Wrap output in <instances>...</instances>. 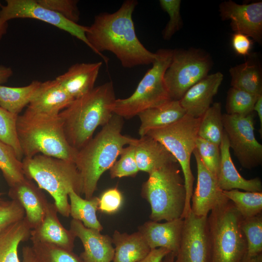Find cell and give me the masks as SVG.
<instances>
[{
    "instance_id": "cell-40",
    "label": "cell",
    "mask_w": 262,
    "mask_h": 262,
    "mask_svg": "<svg viewBox=\"0 0 262 262\" xmlns=\"http://www.w3.org/2000/svg\"><path fill=\"white\" fill-rule=\"evenodd\" d=\"M162 9L168 13L169 20L163 31V37L169 40L182 26V20L180 13L181 0H160Z\"/></svg>"
},
{
    "instance_id": "cell-33",
    "label": "cell",
    "mask_w": 262,
    "mask_h": 262,
    "mask_svg": "<svg viewBox=\"0 0 262 262\" xmlns=\"http://www.w3.org/2000/svg\"><path fill=\"white\" fill-rule=\"evenodd\" d=\"M31 240L36 262H83L73 251L51 244Z\"/></svg>"
},
{
    "instance_id": "cell-30",
    "label": "cell",
    "mask_w": 262,
    "mask_h": 262,
    "mask_svg": "<svg viewBox=\"0 0 262 262\" xmlns=\"http://www.w3.org/2000/svg\"><path fill=\"white\" fill-rule=\"evenodd\" d=\"M41 82L33 81L22 87H10L0 85V106L7 111L19 115L28 105Z\"/></svg>"
},
{
    "instance_id": "cell-19",
    "label": "cell",
    "mask_w": 262,
    "mask_h": 262,
    "mask_svg": "<svg viewBox=\"0 0 262 262\" xmlns=\"http://www.w3.org/2000/svg\"><path fill=\"white\" fill-rule=\"evenodd\" d=\"M183 225V219L181 218L163 223L150 220L139 226L138 231L151 250L164 248L176 257L180 245Z\"/></svg>"
},
{
    "instance_id": "cell-26",
    "label": "cell",
    "mask_w": 262,
    "mask_h": 262,
    "mask_svg": "<svg viewBox=\"0 0 262 262\" xmlns=\"http://www.w3.org/2000/svg\"><path fill=\"white\" fill-rule=\"evenodd\" d=\"M112 240L115 246L113 262H138L151 250L138 231L130 234L115 230Z\"/></svg>"
},
{
    "instance_id": "cell-48",
    "label": "cell",
    "mask_w": 262,
    "mask_h": 262,
    "mask_svg": "<svg viewBox=\"0 0 262 262\" xmlns=\"http://www.w3.org/2000/svg\"><path fill=\"white\" fill-rule=\"evenodd\" d=\"M255 111L257 113L260 122V132L262 135V95L258 97L253 108V111Z\"/></svg>"
},
{
    "instance_id": "cell-35",
    "label": "cell",
    "mask_w": 262,
    "mask_h": 262,
    "mask_svg": "<svg viewBox=\"0 0 262 262\" xmlns=\"http://www.w3.org/2000/svg\"><path fill=\"white\" fill-rule=\"evenodd\" d=\"M241 228L246 241L247 256L253 257L262 254V213L243 218Z\"/></svg>"
},
{
    "instance_id": "cell-21",
    "label": "cell",
    "mask_w": 262,
    "mask_h": 262,
    "mask_svg": "<svg viewBox=\"0 0 262 262\" xmlns=\"http://www.w3.org/2000/svg\"><path fill=\"white\" fill-rule=\"evenodd\" d=\"M74 99L56 80L41 82L27 109L38 113L57 115Z\"/></svg>"
},
{
    "instance_id": "cell-51",
    "label": "cell",
    "mask_w": 262,
    "mask_h": 262,
    "mask_svg": "<svg viewBox=\"0 0 262 262\" xmlns=\"http://www.w3.org/2000/svg\"><path fill=\"white\" fill-rule=\"evenodd\" d=\"M175 258V255L170 252L164 257L162 262H174Z\"/></svg>"
},
{
    "instance_id": "cell-25",
    "label": "cell",
    "mask_w": 262,
    "mask_h": 262,
    "mask_svg": "<svg viewBox=\"0 0 262 262\" xmlns=\"http://www.w3.org/2000/svg\"><path fill=\"white\" fill-rule=\"evenodd\" d=\"M186 114L180 100H176L145 110L137 115L141 122L139 134L142 137L150 131L171 125Z\"/></svg>"
},
{
    "instance_id": "cell-44",
    "label": "cell",
    "mask_w": 262,
    "mask_h": 262,
    "mask_svg": "<svg viewBox=\"0 0 262 262\" xmlns=\"http://www.w3.org/2000/svg\"><path fill=\"white\" fill-rule=\"evenodd\" d=\"M231 43L233 49L237 54L242 56L249 55L252 43L248 36L235 33L232 35Z\"/></svg>"
},
{
    "instance_id": "cell-28",
    "label": "cell",
    "mask_w": 262,
    "mask_h": 262,
    "mask_svg": "<svg viewBox=\"0 0 262 262\" xmlns=\"http://www.w3.org/2000/svg\"><path fill=\"white\" fill-rule=\"evenodd\" d=\"M232 87L251 94L262 95V76L260 65L254 58L229 69Z\"/></svg>"
},
{
    "instance_id": "cell-13",
    "label": "cell",
    "mask_w": 262,
    "mask_h": 262,
    "mask_svg": "<svg viewBox=\"0 0 262 262\" xmlns=\"http://www.w3.org/2000/svg\"><path fill=\"white\" fill-rule=\"evenodd\" d=\"M211 244L208 216L191 211L183 219L181 237L174 262H210Z\"/></svg>"
},
{
    "instance_id": "cell-43",
    "label": "cell",
    "mask_w": 262,
    "mask_h": 262,
    "mask_svg": "<svg viewBox=\"0 0 262 262\" xmlns=\"http://www.w3.org/2000/svg\"><path fill=\"white\" fill-rule=\"evenodd\" d=\"M123 196L116 188L109 189L104 191L99 197L98 210L107 214L117 212L122 206Z\"/></svg>"
},
{
    "instance_id": "cell-3",
    "label": "cell",
    "mask_w": 262,
    "mask_h": 262,
    "mask_svg": "<svg viewBox=\"0 0 262 262\" xmlns=\"http://www.w3.org/2000/svg\"><path fill=\"white\" fill-rule=\"evenodd\" d=\"M115 99L112 82H107L74 99L59 114L66 138L71 147L80 150L92 138L98 127L110 121Z\"/></svg>"
},
{
    "instance_id": "cell-32",
    "label": "cell",
    "mask_w": 262,
    "mask_h": 262,
    "mask_svg": "<svg viewBox=\"0 0 262 262\" xmlns=\"http://www.w3.org/2000/svg\"><path fill=\"white\" fill-rule=\"evenodd\" d=\"M244 219L262 213V192H242L238 189L223 191Z\"/></svg>"
},
{
    "instance_id": "cell-49",
    "label": "cell",
    "mask_w": 262,
    "mask_h": 262,
    "mask_svg": "<svg viewBox=\"0 0 262 262\" xmlns=\"http://www.w3.org/2000/svg\"><path fill=\"white\" fill-rule=\"evenodd\" d=\"M2 5L0 1V7ZM8 28V22H5L0 18V41L3 36L6 33Z\"/></svg>"
},
{
    "instance_id": "cell-34",
    "label": "cell",
    "mask_w": 262,
    "mask_h": 262,
    "mask_svg": "<svg viewBox=\"0 0 262 262\" xmlns=\"http://www.w3.org/2000/svg\"><path fill=\"white\" fill-rule=\"evenodd\" d=\"M0 170L10 187L25 178L21 161L14 149L0 140Z\"/></svg>"
},
{
    "instance_id": "cell-31",
    "label": "cell",
    "mask_w": 262,
    "mask_h": 262,
    "mask_svg": "<svg viewBox=\"0 0 262 262\" xmlns=\"http://www.w3.org/2000/svg\"><path fill=\"white\" fill-rule=\"evenodd\" d=\"M220 102L213 103L201 117L198 136L220 146L224 132Z\"/></svg>"
},
{
    "instance_id": "cell-46",
    "label": "cell",
    "mask_w": 262,
    "mask_h": 262,
    "mask_svg": "<svg viewBox=\"0 0 262 262\" xmlns=\"http://www.w3.org/2000/svg\"><path fill=\"white\" fill-rule=\"evenodd\" d=\"M13 74L11 67L0 65V85L6 82Z\"/></svg>"
},
{
    "instance_id": "cell-20",
    "label": "cell",
    "mask_w": 262,
    "mask_h": 262,
    "mask_svg": "<svg viewBox=\"0 0 262 262\" xmlns=\"http://www.w3.org/2000/svg\"><path fill=\"white\" fill-rule=\"evenodd\" d=\"M220 149L221 160L217 179L219 187L223 191L242 189L248 192H262V183L259 178L246 179L236 168L231 157L229 142L225 131Z\"/></svg>"
},
{
    "instance_id": "cell-41",
    "label": "cell",
    "mask_w": 262,
    "mask_h": 262,
    "mask_svg": "<svg viewBox=\"0 0 262 262\" xmlns=\"http://www.w3.org/2000/svg\"><path fill=\"white\" fill-rule=\"evenodd\" d=\"M44 7L60 14L66 19L77 23L80 11L76 0H37Z\"/></svg>"
},
{
    "instance_id": "cell-8",
    "label": "cell",
    "mask_w": 262,
    "mask_h": 262,
    "mask_svg": "<svg viewBox=\"0 0 262 262\" xmlns=\"http://www.w3.org/2000/svg\"><path fill=\"white\" fill-rule=\"evenodd\" d=\"M173 49H161L133 93L126 98L115 99L112 106L114 114L129 119L147 109L171 100L164 82V75L172 57Z\"/></svg>"
},
{
    "instance_id": "cell-37",
    "label": "cell",
    "mask_w": 262,
    "mask_h": 262,
    "mask_svg": "<svg viewBox=\"0 0 262 262\" xmlns=\"http://www.w3.org/2000/svg\"><path fill=\"white\" fill-rule=\"evenodd\" d=\"M258 97L231 87L227 95L226 105L227 114L246 115L253 113Z\"/></svg>"
},
{
    "instance_id": "cell-38",
    "label": "cell",
    "mask_w": 262,
    "mask_h": 262,
    "mask_svg": "<svg viewBox=\"0 0 262 262\" xmlns=\"http://www.w3.org/2000/svg\"><path fill=\"white\" fill-rule=\"evenodd\" d=\"M136 141L123 148L119 155V159L116 161L110 168L112 179L134 177L139 171L135 157L134 145Z\"/></svg>"
},
{
    "instance_id": "cell-23",
    "label": "cell",
    "mask_w": 262,
    "mask_h": 262,
    "mask_svg": "<svg viewBox=\"0 0 262 262\" xmlns=\"http://www.w3.org/2000/svg\"><path fill=\"white\" fill-rule=\"evenodd\" d=\"M57 213L54 203L49 202L44 219L36 228L32 229L30 239L73 251L76 237L70 229H67L63 226Z\"/></svg>"
},
{
    "instance_id": "cell-42",
    "label": "cell",
    "mask_w": 262,
    "mask_h": 262,
    "mask_svg": "<svg viewBox=\"0 0 262 262\" xmlns=\"http://www.w3.org/2000/svg\"><path fill=\"white\" fill-rule=\"evenodd\" d=\"M23 207L16 200H0V231L24 218Z\"/></svg>"
},
{
    "instance_id": "cell-9",
    "label": "cell",
    "mask_w": 262,
    "mask_h": 262,
    "mask_svg": "<svg viewBox=\"0 0 262 262\" xmlns=\"http://www.w3.org/2000/svg\"><path fill=\"white\" fill-rule=\"evenodd\" d=\"M201 117L186 114L175 123L149 131L146 135L156 140L174 157L181 168L186 190V198L182 218L191 212V199L194 191V177L191 168L192 154L196 148V140Z\"/></svg>"
},
{
    "instance_id": "cell-47",
    "label": "cell",
    "mask_w": 262,
    "mask_h": 262,
    "mask_svg": "<svg viewBox=\"0 0 262 262\" xmlns=\"http://www.w3.org/2000/svg\"><path fill=\"white\" fill-rule=\"evenodd\" d=\"M22 252L23 262H36L35 256L31 246H25L23 247Z\"/></svg>"
},
{
    "instance_id": "cell-12",
    "label": "cell",
    "mask_w": 262,
    "mask_h": 262,
    "mask_svg": "<svg viewBox=\"0 0 262 262\" xmlns=\"http://www.w3.org/2000/svg\"><path fill=\"white\" fill-rule=\"evenodd\" d=\"M1 5L0 18L5 22L15 18H33L45 22L66 31L82 41L91 49L86 36L88 26L73 22L40 5L37 0H6Z\"/></svg>"
},
{
    "instance_id": "cell-22",
    "label": "cell",
    "mask_w": 262,
    "mask_h": 262,
    "mask_svg": "<svg viewBox=\"0 0 262 262\" xmlns=\"http://www.w3.org/2000/svg\"><path fill=\"white\" fill-rule=\"evenodd\" d=\"M102 65V62L76 63L55 79L74 99L84 95L94 88Z\"/></svg>"
},
{
    "instance_id": "cell-4",
    "label": "cell",
    "mask_w": 262,
    "mask_h": 262,
    "mask_svg": "<svg viewBox=\"0 0 262 262\" xmlns=\"http://www.w3.org/2000/svg\"><path fill=\"white\" fill-rule=\"evenodd\" d=\"M16 132L24 157L41 154L75 163L78 150L68 143L59 115L26 109L17 117Z\"/></svg>"
},
{
    "instance_id": "cell-5",
    "label": "cell",
    "mask_w": 262,
    "mask_h": 262,
    "mask_svg": "<svg viewBox=\"0 0 262 262\" xmlns=\"http://www.w3.org/2000/svg\"><path fill=\"white\" fill-rule=\"evenodd\" d=\"M24 174L34 180L38 187L48 192L53 198L58 213L70 215L69 193L74 191L82 195V181L74 163L62 159L38 154L22 160Z\"/></svg>"
},
{
    "instance_id": "cell-39",
    "label": "cell",
    "mask_w": 262,
    "mask_h": 262,
    "mask_svg": "<svg viewBox=\"0 0 262 262\" xmlns=\"http://www.w3.org/2000/svg\"><path fill=\"white\" fill-rule=\"evenodd\" d=\"M196 149L205 166L217 179L221 160L220 146L198 136Z\"/></svg>"
},
{
    "instance_id": "cell-16",
    "label": "cell",
    "mask_w": 262,
    "mask_h": 262,
    "mask_svg": "<svg viewBox=\"0 0 262 262\" xmlns=\"http://www.w3.org/2000/svg\"><path fill=\"white\" fill-rule=\"evenodd\" d=\"M70 231L79 238L84 250L80 256L83 262H111L115 249L112 238L100 231L85 227L80 221L72 219L70 223Z\"/></svg>"
},
{
    "instance_id": "cell-27",
    "label": "cell",
    "mask_w": 262,
    "mask_h": 262,
    "mask_svg": "<svg viewBox=\"0 0 262 262\" xmlns=\"http://www.w3.org/2000/svg\"><path fill=\"white\" fill-rule=\"evenodd\" d=\"M31 230L24 217L0 231V262H20L18 246L30 238Z\"/></svg>"
},
{
    "instance_id": "cell-17",
    "label": "cell",
    "mask_w": 262,
    "mask_h": 262,
    "mask_svg": "<svg viewBox=\"0 0 262 262\" xmlns=\"http://www.w3.org/2000/svg\"><path fill=\"white\" fill-rule=\"evenodd\" d=\"M8 195L24 209L25 218L30 228H36L44 219L49 203L41 189L25 178L10 187Z\"/></svg>"
},
{
    "instance_id": "cell-2",
    "label": "cell",
    "mask_w": 262,
    "mask_h": 262,
    "mask_svg": "<svg viewBox=\"0 0 262 262\" xmlns=\"http://www.w3.org/2000/svg\"><path fill=\"white\" fill-rule=\"evenodd\" d=\"M123 118L113 114L101 131L78 150L75 164L82 181V195L89 199L100 177L110 169L125 147L137 139L123 135Z\"/></svg>"
},
{
    "instance_id": "cell-36",
    "label": "cell",
    "mask_w": 262,
    "mask_h": 262,
    "mask_svg": "<svg viewBox=\"0 0 262 262\" xmlns=\"http://www.w3.org/2000/svg\"><path fill=\"white\" fill-rule=\"evenodd\" d=\"M18 116L0 106V140L11 146L18 159L22 161L24 156L16 132Z\"/></svg>"
},
{
    "instance_id": "cell-52",
    "label": "cell",
    "mask_w": 262,
    "mask_h": 262,
    "mask_svg": "<svg viewBox=\"0 0 262 262\" xmlns=\"http://www.w3.org/2000/svg\"></svg>"
},
{
    "instance_id": "cell-7",
    "label": "cell",
    "mask_w": 262,
    "mask_h": 262,
    "mask_svg": "<svg viewBox=\"0 0 262 262\" xmlns=\"http://www.w3.org/2000/svg\"><path fill=\"white\" fill-rule=\"evenodd\" d=\"M243 217L228 200L213 208L208 216L210 262H243L247 243L241 228Z\"/></svg>"
},
{
    "instance_id": "cell-15",
    "label": "cell",
    "mask_w": 262,
    "mask_h": 262,
    "mask_svg": "<svg viewBox=\"0 0 262 262\" xmlns=\"http://www.w3.org/2000/svg\"><path fill=\"white\" fill-rule=\"evenodd\" d=\"M193 153L196 163L197 181L191 199V210L196 215L206 216L213 208L229 199L223 194L217 179L203 163L196 148Z\"/></svg>"
},
{
    "instance_id": "cell-45",
    "label": "cell",
    "mask_w": 262,
    "mask_h": 262,
    "mask_svg": "<svg viewBox=\"0 0 262 262\" xmlns=\"http://www.w3.org/2000/svg\"><path fill=\"white\" fill-rule=\"evenodd\" d=\"M170 252L168 249L162 247L152 249L144 259L138 262H162Z\"/></svg>"
},
{
    "instance_id": "cell-14",
    "label": "cell",
    "mask_w": 262,
    "mask_h": 262,
    "mask_svg": "<svg viewBox=\"0 0 262 262\" xmlns=\"http://www.w3.org/2000/svg\"><path fill=\"white\" fill-rule=\"evenodd\" d=\"M219 12L222 20H230L234 32L252 37L259 43L262 42V1L244 4L225 1L220 4Z\"/></svg>"
},
{
    "instance_id": "cell-29",
    "label": "cell",
    "mask_w": 262,
    "mask_h": 262,
    "mask_svg": "<svg viewBox=\"0 0 262 262\" xmlns=\"http://www.w3.org/2000/svg\"><path fill=\"white\" fill-rule=\"evenodd\" d=\"M70 200V215L73 219L81 221L86 228L101 231L103 227L98 219L99 197L93 196L89 199L82 198L74 191L68 194Z\"/></svg>"
},
{
    "instance_id": "cell-1",
    "label": "cell",
    "mask_w": 262,
    "mask_h": 262,
    "mask_svg": "<svg viewBox=\"0 0 262 262\" xmlns=\"http://www.w3.org/2000/svg\"><path fill=\"white\" fill-rule=\"evenodd\" d=\"M138 2L124 1L113 13L97 15L85 34L91 49L107 64L104 51L114 53L125 68L148 65L157 58L156 53L149 51L138 38L132 20V14Z\"/></svg>"
},
{
    "instance_id": "cell-18",
    "label": "cell",
    "mask_w": 262,
    "mask_h": 262,
    "mask_svg": "<svg viewBox=\"0 0 262 262\" xmlns=\"http://www.w3.org/2000/svg\"><path fill=\"white\" fill-rule=\"evenodd\" d=\"M223 79L220 72L208 75L191 87L180 100L186 114L195 118L202 116L210 108Z\"/></svg>"
},
{
    "instance_id": "cell-10",
    "label": "cell",
    "mask_w": 262,
    "mask_h": 262,
    "mask_svg": "<svg viewBox=\"0 0 262 262\" xmlns=\"http://www.w3.org/2000/svg\"><path fill=\"white\" fill-rule=\"evenodd\" d=\"M212 65L210 56L202 50L173 49L164 75L171 100H180L191 87L208 75Z\"/></svg>"
},
{
    "instance_id": "cell-11",
    "label": "cell",
    "mask_w": 262,
    "mask_h": 262,
    "mask_svg": "<svg viewBox=\"0 0 262 262\" xmlns=\"http://www.w3.org/2000/svg\"><path fill=\"white\" fill-rule=\"evenodd\" d=\"M222 118L230 148L241 165L248 169L261 165L262 145L255 136L253 113L246 115L224 114Z\"/></svg>"
},
{
    "instance_id": "cell-24",
    "label": "cell",
    "mask_w": 262,
    "mask_h": 262,
    "mask_svg": "<svg viewBox=\"0 0 262 262\" xmlns=\"http://www.w3.org/2000/svg\"><path fill=\"white\" fill-rule=\"evenodd\" d=\"M134 148L139 170L148 174L164 165L177 162L164 145L147 135L137 139Z\"/></svg>"
},
{
    "instance_id": "cell-50",
    "label": "cell",
    "mask_w": 262,
    "mask_h": 262,
    "mask_svg": "<svg viewBox=\"0 0 262 262\" xmlns=\"http://www.w3.org/2000/svg\"><path fill=\"white\" fill-rule=\"evenodd\" d=\"M243 262H262V254L253 257L246 256Z\"/></svg>"
},
{
    "instance_id": "cell-6",
    "label": "cell",
    "mask_w": 262,
    "mask_h": 262,
    "mask_svg": "<svg viewBox=\"0 0 262 262\" xmlns=\"http://www.w3.org/2000/svg\"><path fill=\"white\" fill-rule=\"evenodd\" d=\"M180 166L178 162L164 165L149 174L143 183L141 195L150 206V220L182 218L186 190Z\"/></svg>"
}]
</instances>
